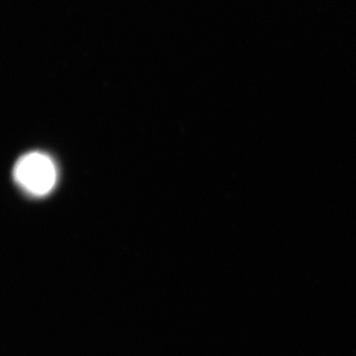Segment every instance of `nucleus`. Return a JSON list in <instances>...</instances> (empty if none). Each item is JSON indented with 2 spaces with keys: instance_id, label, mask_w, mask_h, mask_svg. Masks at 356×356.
<instances>
[{
  "instance_id": "obj_1",
  "label": "nucleus",
  "mask_w": 356,
  "mask_h": 356,
  "mask_svg": "<svg viewBox=\"0 0 356 356\" xmlns=\"http://www.w3.org/2000/svg\"><path fill=\"white\" fill-rule=\"evenodd\" d=\"M16 184L32 196L47 195L57 182V168L53 159L44 153L33 152L18 159L13 170Z\"/></svg>"
}]
</instances>
